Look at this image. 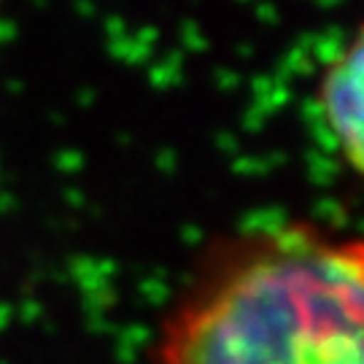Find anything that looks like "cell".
Masks as SVG:
<instances>
[{
    "label": "cell",
    "instance_id": "obj_1",
    "mask_svg": "<svg viewBox=\"0 0 364 364\" xmlns=\"http://www.w3.org/2000/svg\"><path fill=\"white\" fill-rule=\"evenodd\" d=\"M156 364H364V248L287 227L173 318Z\"/></svg>",
    "mask_w": 364,
    "mask_h": 364
},
{
    "label": "cell",
    "instance_id": "obj_2",
    "mask_svg": "<svg viewBox=\"0 0 364 364\" xmlns=\"http://www.w3.org/2000/svg\"><path fill=\"white\" fill-rule=\"evenodd\" d=\"M318 108L324 127L338 144L343 156L356 173L364 156V38L362 30L353 33L346 49L326 63L318 81Z\"/></svg>",
    "mask_w": 364,
    "mask_h": 364
}]
</instances>
